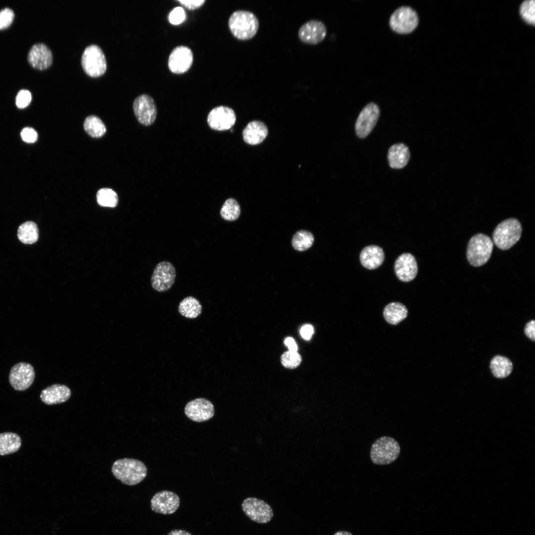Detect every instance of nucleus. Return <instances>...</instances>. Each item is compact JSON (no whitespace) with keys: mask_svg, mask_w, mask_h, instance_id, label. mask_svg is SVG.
<instances>
[{"mask_svg":"<svg viewBox=\"0 0 535 535\" xmlns=\"http://www.w3.org/2000/svg\"><path fill=\"white\" fill-rule=\"evenodd\" d=\"M281 363L284 367L289 369L297 367L301 362V357L297 352L288 351L284 352L281 357Z\"/></svg>","mask_w":535,"mask_h":535,"instance_id":"nucleus-34","label":"nucleus"},{"mask_svg":"<svg viewBox=\"0 0 535 535\" xmlns=\"http://www.w3.org/2000/svg\"><path fill=\"white\" fill-rule=\"evenodd\" d=\"M240 214V205L235 199L232 198L226 200L220 211L221 218L228 221L236 220L239 217Z\"/></svg>","mask_w":535,"mask_h":535,"instance_id":"nucleus-30","label":"nucleus"},{"mask_svg":"<svg viewBox=\"0 0 535 535\" xmlns=\"http://www.w3.org/2000/svg\"><path fill=\"white\" fill-rule=\"evenodd\" d=\"M21 446V439L16 433L5 432L0 433V455L4 456L17 452Z\"/></svg>","mask_w":535,"mask_h":535,"instance_id":"nucleus-24","label":"nucleus"},{"mask_svg":"<svg viewBox=\"0 0 535 535\" xmlns=\"http://www.w3.org/2000/svg\"><path fill=\"white\" fill-rule=\"evenodd\" d=\"M383 250L376 245L365 247L361 252L360 260L362 266L369 269H375L380 267L384 260Z\"/></svg>","mask_w":535,"mask_h":535,"instance_id":"nucleus-22","label":"nucleus"},{"mask_svg":"<svg viewBox=\"0 0 535 535\" xmlns=\"http://www.w3.org/2000/svg\"><path fill=\"white\" fill-rule=\"evenodd\" d=\"M490 368L495 377L502 378L511 374L513 365L509 359L498 355L493 357L491 360Z\"/></svg>","mask_w":535,"mask_h":535,"instance_id":"nucleus-27","label":"nucleus"},{"mask_svg":"<svg viewBox=\"0 0 535 535\" xmlns=\"http://www.w3.org/2000/svg\"><path fill=\"white\" fill-rule=\"evenodd\" d=\"M259 22L257 16L252 12L239 10L233 12L228 20L229 29L236 38L247 40L253 38L257 34Z\"/></svg>","mask_w":535,"mask_h":535,"instance_id":"nucleus-2","label":"nucleus"},{"mask_svg":"<svg viewBox=\"0 0 535 535\" xmlns=\"http://www.w3.org/2000/svg\"><path fill=\"white\" fill-rule=\"evenodd\" d=\"M114 477L123 484L134 485L141 482L146 477L147 469L138 460L123 458L115 461L111 467Z\"/></svg>","mask_w":535,"mask_h":535,"instance_id":"nucleus-1","label":"nucleus"},{"mask_svg":"<svg viewBox=\"0 0 535 535\" xmlns=\"http://www.w3.org/2000/svg\"><path fill=\"white\" fill-rule=\"evenodd\" d=\"M21 137L24 142L30 143H34L38 139V134L33 128L25 127L21 132Z\"/></svg>","mask_w":535,"mask_h":535,"instance_id":"nucleus-38","label":"nucleus"},{"mask_svg":"<svg viewBox=\"0 0 535 535\" xmlns=\"http://www.w3.org/2000/svg\"><path fill=\"white\" fill-rule=\"evenodd\" d=\"M314 241L313 234L306 230H300L296 232L292 239L293 247L298 251H304L309 249Z\"/></svg>","mask_w":535,"mask_h":535,"instance_id":"nucleus-31","label":"nucleus"},{"mask_svg":"<svg viewBox=\"0 0 535 535\" xmlns=\"http://www.w3.org/2000/svg\"><path fill=\"white\" fill-rule=\"evenodd\" d=\"M71 394L70 389L66 385L54 384L43 389L40 397L43 402L50 405L66 402Z\"/></svg>","mask_w":535,"mask_h":535,"instance_id":"nucleus-20","label":"nucleus"},{"mask_svg":"<svg viewBox=\"0 0 535 535\" xmlns=\"http://www.w3.org/2000/svg\"><path fill=\"white\" fill-rule=\"evenodd\" d=\"M419 21L418 15L414 9L408 6H402L391 15L389 24L396 33L408 34L416 29Z\"/></svg>","mask_w":535,"mask_h":535,"instance_id":"nucleus-7","label":"nucleus"},{"mask_svg":"<svg viewBox=\"0 0 535 535\" xmlns=\"http://www.w3.org/2000/svg\"><path fill=\"white\" fill-rule=\"evenodd\" d=\"M81 63L86 73L93 77L104 74L107 68L105 54L99 46L95 44L90 45L85 49Z\"/></svg>","mask_w":535,"mask_h":535,"instance_id":"nucleus-6","label":"nucleus"},{"mask_svg":"<svg viewBox=\"0 0 535 535\" xmlns=\"http://www.w3.org/2000/svg\"><path fill=\"white\" fill-rule=\"evenodd\" d=\"M85 132L93 138H100L106 132L107 128L103 121L97 116H87L83 123Z\"/></svg>","mask_w":535,"mask_h":535,"instance_id":"nucleus-29","label":"nucleus"},{"mask_svg":"<svg viewBox=\"0 0 535 535\" xmlns=\"http://www.w3.org/2000/svg\"><path fill=\"white\" fill-rule=\"evenodd\" d=\"M285 344L288 347L289 351L297 352L298 347L295 340L291 337H287L285 339Z\"/></svg>","mask_w":535,"mask_h":535,"instance_id":"nucleus-42","label":"nucleus"},{"mask_svg":"<svg viewBox=\"0 0 535 535\" xmlns=\"http://www.w3.org/2000/svg\"><path fill=\"white\" fill-rule=\"evenodd\" d=\"M406 307L399 302H392L384 308L383 316L386 321L392 325L399 323L407 316Z\"/></svg>","mask_w":535,"mask_h":535,"instance_id":"nucleus-25","label":"nucleus"},{"mask_svg":"<svg viewBox=\"0 0 535 535\" xmlns=\"http://www.w3.org/2000/svg\"><path fill=\"white\" fill-rule=\"evenodd\" d=\"M410 158V153L408 147L403 143L393 145L388 152L387 158L390 166L394 169L404 167Z\"/></svg>","mask_w":535,"mask_h":535,"instance_id":"nucleus-23","label":"nucleus"},{"mask_svg":"<svg viewBox=\"0 0 535 535\" xmlns=\"http://www.w3.org/2000/svg\"><path fill=\"white\" fill-rule=\"evenodd\" d=\"M394 270L401 281L409 282L413 280L418 272V265L414 256L408 253L401 254L395 261Z\"/></svg>","mask_w":535,"mask_h":535,"instance_id":"nucleus-18","label":"nucleus"},{"mask_svg":"<svg viewBox=\"0 0 535 535\" xmlns=\"http://www.w3.org/2000/svg\"><path fill=\"white\" fill-rule=\"evenodd\" d=\"M53 54L49 48L43 43L33 45L28 54V61L34 68L44 70L53 62Z\"/></svg>","mask_w":535,"mask_h":535,"instance_id":"nucleus-19","label":"nucleus"},{"mask_svg":"<svg viewBox=\"0 0 535 535\" xmlns=\"http://www.w3.org/2000/svg\"><path fill=\"white\" fill-rule=\"evenodd\" d=\"M184 412L191 420L203 422L213 418L214 415V409L210 400L199 398L189 401L185 406Z\"/></svg>","mask_w":535,"mask_h":535,"instance_id":"nucleus-14","label":"nucleus"},{"mask_svg":"<svg viewBox=\"0 0 535 535\" xmlns=\"http://www.w3.org/2000/svg\"><path fill=\"white\" fill-rule=\"evenodd\" d=\"M327 33L325 25L318 20H311L304 23L298 31V37L304 43L316 45L322 42Z\"/></svg>","mask_w":535,"mask_h":535,"instance_id":"nucleus-17","label":"nucleus"},{"mask_svg":"<svg viewBox=\"0 0 535 535\" xmlns=\"http://www.w3.org/2000/svg\"><path fill=\"white\" fill-rule=\"evenodd\" d=\"M32 100L31 93L27 90H21L18 93L16 97V105L19 108L27 107Z\"/></svg>","mask_w":535,"mask_h":535,"instance_id":"nucleus-37","label":"nucleus"},{"mask_svg":"<svg viewBox=\"0 0 535 535\" xmlns=\"http://www.w3.org/2000/svg\"><path fill=\"white\" fill-rule=\"evenodd\" d=\"M520 13L522 19L527 23L535 25V2L534 0L524 1L521 5Z\"/></svg>","mask_w":535,"mask_h":535,"instance_id":"nucleus-33","label":"nucleus"},{"mask_svg":"<svg viewBox=\"0 0 535 535\" xmlns=\"http://www.w3.org/2000/svg\"><path fill=\"white\" fill-rule=\"evenodd\" d=\"M380 115L378 106L374 103L367 104L361 111L355 123V131L360 138L368 136L375 126Z\"/></svg>","mask_w":535,"mask_h":535,"instance_id":"nucleus-10","label":"nucleus"},{"mask_svg":"<svg viewBox=\"0 0 535 535\" xmlns=\"http://www.w3.org/2000/svg\"><path fill=\"white\" fill-rule=\"evenodd\" d=\"M236 119L235 112L232 108L220 106L210 111L207 117V122L209 127L213 130L224 131L231 128Z\"/></svg>","mask_w":535,"mask_h":535,"instance_id":"nucleus-13","label":"nucleus"},{"mask_svg":"<svg viewBox=\"0 0 535 535\" xmlns=\"http://www.w3.org/2000/svg\"><path fill=\"white\" fill-rule=\"evenodd\" d=\"M180 4L189 10H194L200 7L205 2V0H178Z\"/></svg>","mask_w":535,"mask_h":535,"instance_id":"nucleus-39","label":"nucleus"},{"mask_svg":"<svg viewBox=\"0 0 535 535\" xmlns=\"http://www.w3.org/2000/svg\"><path fill=\"white\" fill-rule=\"evenodd\" d=\"M186 19V13L182 7L174 8L168 15L169 22L172 25H178L182 23Z\"/></svg>","mask_w":535,"mask_h":535,"instance_id":"nucleus-35","label":"nucleus"},{"mask_svg":"<svg viewBox=\"0 0 535 535\" xmlns=\"http://www.w3.org/2000/svg\"><path fill=\"white\" fill-rule=\"evenodd\" d=\"M179 505V496L175 493L168 490L156 493L151 500V509L159 514H173L178 509Z\"/></svg>","mask_w":535,"mask_h":535,"instance_id":"nucleus-15","label":"nucleus"},{"mask_svg":"<svg viewBox=\"0 0 535 535\" xmlns=\"http://www.w3.org/2000/svg\"><path fill=\"white\" fill-rule=\"evenodd\" d=\"M35 376V371L32 366L27 363L21 362L11 369L9 381L14 389L24 391L32 385Z\"/></svg>","mask_w":535,"mask_h":535,"instance_id":"nucleus-12","label":"nucleus"},{"mask_svg":"<svg viewBox=\"0 0 535 535\" xmlns=\"http://www.w3.org/2000/svg\"><path fill=\"white\" fill-rule=\"evenodd\" d=\"M135 115L140 123L145 126L152 125L156 120L157 108L153 98L147 94L137 97L133 104Z\"/></svg>","mask_w":535,"mask_h":535,"instance_id":"nucleus-11","label":"nucleus"},{"mask_svg":"<svg viewBox=\"0 0 535 535\" xmlns=\"http://www.w3.org/2000/svg\"><path fill=\"white\" fill-rule=\"evenodd\" d=\"M493 243L489 237L482 233L474 235L469 240L467 258L469 263L478 267L485 264L491 255Z\"/></svg>","mask_w":535,"mask_h":535,"instance_id":"nucleus-5","label":"nucleus"},{"mask_svg":"<svg viewBox=\"0 0 535 535\" xmlns=\"http://www.w3.org/2000/svg\"><path fill=\"white\" fill-rule=\"evenodd\" d=\"M176 270L169 262L162 261L157 265L151 278L152 286L159 292L169 290L174 283Z\"/></svg>","mask_w":535,"mask_h":535,"instance_id":"nucleus-9","label":"nucleus"},{"mask_svg":"<svg viewBox=\"0 0 535 535\" xmlns=\"http://www.w3.org/2000/svg\"><path fill=\"white\" fill-rule=\"evenodd\" d=\"M400 453V447L396 440L390 436H383L373 443L370 458L374 464L387 465L395 461Z\"/></svg>","mask_w":535,"mask_h":535,"instance_id":"nucleus-3","label":"nucleus"},{"mask_svg":"<svg viewBox=\"0 0 535 535\" xmlns=\"http://www.w3.org/2000/svg\"><path fill=\"white\" fill-rule=\"evenodd\" d=\"M314 333L313 327L310 324H306L302 327L300 330V334L302 337L306 339L309 340Z\"/></svg>","mask_w":535,"mask_h":535,"instance_id":"nucleus-41","label":"nucleus"},{"mask_svg":"<svg viewBox=\"0 0 535 535\" xmlns=\"http://www.w3.org/2000/svg\"><path fill=\"white\" fill-rule=\"evenodd\" d=\"M17 236L19 240L24 244L35 243L39 238V230L37 224L31 221L22 223L18 229Z\"/></svg>","mask_w":535,"mask_h":535,"instance_id":"nucleus-28","label":"nucleus"},{"mask_svg":"<svg viewBox=\"0 0 535 535\" xmlns=\"http://www.w3.org/2000/svg\"><path fill=\"white\" fill-rule=\"evenodd\" d=\"M522 231V226L518 220L514 218L505 219L495 228L493 242L500 249L508 250L519 240Z\"/></svg>","mask_w":535,"mask_h":535,"instance_id":"nucleus-4","label":"nucleus"},{"mask_svg":"<svg viewBox=\"0 0 535 535\" xmlns=\"http://www.w3.org/2000/svg\"><path fill=\"white\" fill-rule=\"evenodd\" d=\"M96 197L98 204L102 207L114 208L116 206L118 202L116 192L108 188L99 190Z\"/></svg>","mask_w":535,"mask_h":535,"instance_id":"nucleus-32","label":"nucleus"},{"mask_svg":"<svg viewBox=\"0 0 535 535\" xmlns=\"http://www.w3.org/2000/svg\"><path fill=\"white\" fill-rule=\"evenodd\" d=\"M268 129L262 122L253 120L248 123L242 132L244 141L251 145L261 143L267 137Z\"/></svg>","mask_w":535,"mask_h":535,"instance_id":"nucleus-21","label":"nucleus"},{"mask_svg":"<svg viewBox=\"0 0 535 535\" xmlns=\"http://www.w3.org/2000/svg\"><path fill=\"white\" fill-rule=\"evenodd\" d=\"M202 307L198 299L192 296H188L183 299L178 306V311L183 316L194 319L198 317L201 313Z\"/></svg>","mask_w":535,"mask_h":535,"instance_id":"nucleus-26","label":"nucleus"},{"mask_svg":"<svg viewBox=\"0 0 535 535\" xmlns=\"http://www.w3.org/2000/svg\"><path fill=\"white\" fill-rule=\"evenodd\" d=\"M242 508L250 519L258 523H267L273 515L272 509L269 504L255 497L245 499L242 503Z\"/></svg>","mask_w":535,"mask_h":535,"instance_id":"nucleus-8","label":"nucleus"},{"mask_svg":"<svg viewBox=\"0 0 535 535\" xmlns=\"http://www.w3.org/2000/svg\"><path fill=\"white\" fill-rule=\"evenodd\" d=\"M534 320L531 321L526 325L525 333L526 335L533 341L535 340V322Z\"/></svg>","mask_w":535,"mask_h":535,"instance_id":"nucleus-40","label":"nucleus"},{"mask_svg":"<svg viewBox=\"0 0 535 535\" xmlns=\"http://www.w3.org/2000/svg\"><path fill=\"white\" fill-rule=\"evenodd\" d=\"M193 61V54L188 47L180 46L171 52L168 60L169 70L175 74H182L191 67Z\"/></svg>","mask_w":535,"mask_h":535,"instance_id":"nucleus-16","label":"nucleus"},{"mask_svg":"<svg viewBox=\"0 0 535 535\" xmlns=\"http://www.w3.org/2000/svg\"><path fill=\"white\" fill-rule=\"evenodd\" d=\"M333 535H353L349 532L345 531H339L336 532Z\"/></svg>","mask_w":535,"mask_h":535,"instance_id":"nucleus-44","label":"nucleus"},{"mask_svg":"<svg viewBox=\"0 0 535 535\" xmlns=\"http://www.w3.org/2000/svg\"><path fill=\"white\" fill-rule=\"evenodd\" d=\"M14 14L12 9L5 8L0 11V30L8 28L12 23Z\"/></svg>","mask_w":535,"mask_h":535,"instance_id":"nucleus-36","label":"nucleus"},{"mask_svg":"<svg viewBox=\"0 0 535 535\" xmlns=\"http://www.w3.org/2000/svg\"><path fill=\"white\" fill-rule=\"evenodd\" d=\"M167 535H192L190 533L182 530H174L170 531Z\"/></svg>","mask_w":535,"mask_h":535,"instance_id":"nucleus-43","label":"nucleus"}]
</instances>
